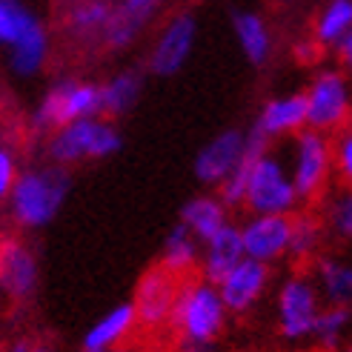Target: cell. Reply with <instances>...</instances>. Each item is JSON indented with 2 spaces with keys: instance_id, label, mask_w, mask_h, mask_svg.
Returning <instances> with one entry per match:
<instances>
[{
  "instance_id": "obj_38",
  "label": "cell",
  "mask_w": 352,
  "mask_h": 352,
  "mask_svg": "<svg viewBox=\"0 0 352 352\" xmlns=\"http://www.w3.org/2000/svg\"><path fill=\"white\" fill-rule=\"evenodd\" d=\"M172 352H195V349H184V346H181V349H172Z\"/></svg>"
},
{
  "instance_id": "obj_15",
  "label": "cell",
  "mask_w": 352,
  "mask_h": 352,
  "mask_svg": "<svg viewBox=\"0 0 352 352\" xmlns=\"http://www.w3.org/2000/svg\"><path fill=\"white\" fill-rule=\"evenodd\" d=\"M263 140H289L301 129H307V103L304 92L275 95L261 103V109L252 120V126Z\"/></svg>"
},
{
  "instance_id": "obj_22",
  "label": "cell",
  "mask_w": 352,
  "mask_h": 352,
  "mask_svg": "<svg viewBox=\"0 0 352 352\" xmlns=\"http://www.w3.org/2000/svg\"><path fill=\"white\" fill-rule=\"evenodd\" d=\"M49 49H52V41H49V29L43 26V21L34 23L26 34H21L12 46H9V69L14 78H38L46 63H49Z\"/></svg>"
},
{
  "instance_id": "obj_25",
  "label": "cell",
  "mask_w": 352,
  "mask_h": 352,
  "mask_svg": "<svg viewBox=\"0 0 352 352\" xmlns=\"http://www.w3.org/2000/svg\"><path fill=\"white\" fill-rule=\"evenodd\" d=\"M352 338V304H324L312 329V344L318 352H341Z\"/></svg>"
},
{
  "instance_id": "obj_6",
  "label": "cell",
  "mask_w": 352,
  "mask_h": 352,
  "mask_svg": "<svg viewBox=\"0 0 352 352\" xmlns=\"http://www.w3.org/2000/svg\"><path fill=\"white\" fill-rule=\"evenodd\" d=\"M284 161L301 204H315L327 195L332 178H336V169H332V135H324L309 126L301 129L289 138Z\"/></svg>"
},
{
  "instance_id": "obj_18",
  "label": "cell",
  "mask_w": 352,
  "mask_h": 352,
  "mask_svg": "<svg viewBox=\"0 0 352 352\" xmlns=\"http://www.w3.org/2000/svg\"><path fill=\"white\" fill-rule=\"evenodd\" d=\"M243 243H241V230L238 223L230 221L223 226V230H218L212 238H206L201 243V275L206 280H212V284H218V280L230 272L238 261H243Z\"/></svg>"
},
{
  "instance_id": "obj_27",
  "label": "cell",
  "mask_w": 352,
  "mask_h": 352,
  "mask_svg": "<svg viewBox=\"0 0 352 352\" xmlns=\"http://www.w3.org/2000/svg\"><path fill=\"white\" fill-rule=\"evenodd\" d=\"M318 204L327 238L341 246H352V186L341 184L338 189H327V195Z\"/></svg>"
},
{
  "instance_id": "obj_13",
  "label": "cell",
  "mask_w": 352,
  "mask_h": 352,
  "mask_svg": "<svg viewBox=\"0 0 352 352\" xmlns=\"http://www.w3.org/2000/svg\"><path fill=\"white\" fill-rule=\"evenodd\" d=\"M243 157H246V129H223L201 146L192 172H195L198 184L218 189L221 181H226L238 169Z\"/></svg>"
},
{
  "instance_id": "obj_26",
  "label": "cell",
  "mask_w": 352,
  "mask_h": 352,
  "mask_svg": "<svg viewBox=\"0 0 352 352\" xmlns=\"http://www.w3.org/2000/svg\"><path fill=\"white\" fill-rule=\"evenodd\" d=\"M198 261H201V241L184 223H175L161 246V267H166L178 278H186L198 270Z\"/></svg>"
},
{
  "instance_id": "obj_10",
  "label": "cell",
  "mask_w": 352,
  "mask_h": 352,
  "mask_svg": "<svg viewBox=\"0 0 352 352\" xmlns=\"http://www.w3.org/2000/svg\"><path fill=\"white\" fill-rule=\"evenodd\" d=\"M198 41V17L192 12H175L157 32L149 49L146 66L155 78H175L189 63Z\"/></svg>"
},
{
  "instance_id": "obj_19",
  "label": "cell",
  "mask_w": 352,
  "mask_h": 352,
  "mask_svg": "<svg viewBox=\"0 0 352 352\" xmlns=\"http://www.w3.org/2000/svg\"><path fill=\"white\" fill-rule=\"evenodd\" d=\"M232 32H235V41L241 46V55L246 58V63H252L258 69L270 63L272 49H275V38H272L267 17L261 12H252V9L235 12L232 14Z\"/></svg>"
},
{
  "instance_id": "obj_5",
  "label": "cell",
  "mask_w": 352,
  "mask_h": 352,
  "mask_svg": "<svg viewBox=\"0 0 352 352\" xmlns=\"http://www.w3.org/2000/svg\"><path fill=\"white\" fill-rule=\"evenodd\" d=\"M324 309V301L318 289H315L309 272L298 270L280 278L275 287V301H272V315H275V336L289 344L301 346L312 338L315 321Z\"/></svg>"
},
{
  "instance_id": "obj_7",
  "label": "cell",
  "mask_w": 352,
  "mask_h": 352,
  "mask_svg": "<svg viewBox=\"0 0 352 352\" xmlns=\"http://www.w3.org/2000/svg\"><path fill=\"white\" fill-rule=\"evenodd\" d=\"M100 115V83L80 78H60L49 86L29 115V129L34 135H49L72 120Z\"/></svg>"
},
{
  "instance_id": "obj_2",
  "label": "cell",
  "mask_w": 352,
  "mask_h": 352,
  "mask_svg": "<svg viewBox=\"0 0 352 352\" xmlns=\"http://www.w3.org/2000/svg\"><path fill=\"white\" fill-rule=\"evenodd\" d=\"M72 175L63 166H29L21 169L12 192L6 195V212L12 223L23 232H38L49 226L66 206Z\"/></svg>"
},
{
  "instance_id": "obj_36",
  "label": "cell",
  "mask_w": 352,
  "mask_h": 352,
  "mask_svg": "<svg viewBox=\"0 0 352 352\" xmlns=\"http://www.w3.org/2000/svg\"><path fill=\"white\" fill-rule=\"evenodd\" d=\"M107 352H140V346H138V344H129V341H123V344H118V346H112V349H107Z\"/></svg>"
},
{
  "instance_id": "obj_30",
  "label": "cell",
  "mask_w": 352,
  "mask_h": 352,
  "mask_svg": "<svg viewBox=\"0 0 352 352\" xmlns=\"http://www.w3.org/2000/svg\"><path fill=\"white\" fill-rule=\"evenodd\" d=\"M41 17L26 0H0V46H12L21 34H26Z\"/></svg>"
},
{
  "instance_id": "obj_32",
  "label": "cell",
  "mask_w": 352,
  "mask_h": 352,
  "mask_svg": "<svg viewBox=\"0 0 352 352\" xmlns=\"http://www.w3.org/2000/svg\"><path fill=\"white\" fill-rule=\"evenodd\" d=\"M17 175H21V157H17L12 144L0 140V201H6V195L12 192Z\"/></svg>"
},
{
  "instance_id": "obj_35",
  "label": "cell",
  "mask_w": 352,
  "mask_h": 352,
  "mask_svg": "<svg viewBox=\"0 0 352 352\" xmlns=\"http://www.w3.org/2000/svg\"><path fill=\"white\" fill-rule=\"evenodd\" d=\"M32 352H60V349H58L55 344H49V341H34Z\"/></svg>"
},
{
  "instance_id": "obj_39",
  "label": "cell",
  "mask_w": 352,
  "mask_h": 352,
  "mask_svg": "<svg viewBox=\"0 0 352 352\" xmlns=\"http://www.w3.org/2000/svg\"><path fill=\"white\" fill-rule=\"evenodd\" d=\"M78 352H95V349H83V346H80V349H78Z\"/></svg>"
},
{
  "instance_id": "obj_4",
  "label": "cell",
  "mask_w": 352,
  "mask_h": 352,
  "mask_svg": "<svg viewBox=\"0 0 352 352\" xmlns=\"http://www.w3.org/2000/svg\"><path fill=\"white\" fill-rule=\"evenodd\" d=\"M301 206V198L295 192L289 178V169L284 155L263 149L250 157L246 166V192H243V209L250 215H292Z\"/></svg>"
},
{
  "instance_id": "obj_37",
  "label": "cell",
  "mask_w": 352,
  "mask_h": 352,
  "mask_svg": "<svg viewBox=\"0 0 352 352\" xmlns=\"http://www.w3.org/2000/svg\"><path fill=\"white\" fill-rule=\"evenodd\" d=\"M341 352H352V338H349V341H346V344L341 346Z\"/></svg>"
},
{
  "instance_id": "obj_28",
  "label": "cell",
  "mask_w": 352,
  "mask_h": 352,
  "mask_svg": "<svg viewBox=\"0 0 352 352\" xmlns=\"http://www.w3.org/2000/svg\"><path fill=\"white\" fill-rule=\"evenodd\" d=\"M349 29H352V0H324V6L312 21V43L321 52L336 49Z\"/></svg>"
},
{
  "instance_id": "obj_16",
  "label": "cell",
  "mask_w": 352,
  "mask_h": 352,
  "mask_svg": "<svg viewBox=\"0 0 352 352\" xmlns=\"http://www.w3.org/2000/svg\"><path fill=\"white\" fill-rule=\"evenodd\" d=\"M161 6L164 0H115L109 21L100 32V43L112 52L129 49L140 38V32L152 23V17L161 12Z\"/></svg>"
},
{
  "instance_id": "obj_11",
  "label": "cell",
  "mask_w": 352,
  "mask_h": 352,
  "mask_svg": "<svg viewBox=\"0 0 352 352\" xmlns=\"http://www.w3.org/2000/svg\"><path fill=\"white\" fill-rule=\"evenodd\" d=\"M41 287V261L29 241L17 235L0 238V295L14 304H26L38 295Z\"/></svg>"
},
{
  "instance_id": "obj_9",
  "label": "cell",
  "mask_w": 352,
  "mask_h": 352,
  "mask_svg": "<svg viewBox=\"0 0 352 352\" xmlns=\"http://www.w3.org/2000/svg\"><path fill=\"white\" fill-rule=\"evenodd\" d=\"M181 280L175 272H169L166 267H149L144 275L138 278L135 292H132V309L138 327L146 332H161L169 327L172 321V309L178 301V289Z\"/></svg>"
},
{
  "instance_id": "obj_17",
  "label": "cell",
  "mask_w": 352,
  "mask_h": 352,
  "mask_svg": "<svg viewBox=\"0 0 352 352\" xmlns=\"http://www.w3.org/2000/svg\"><path fill=\"white\" fill-rule=\"evenodd\" d=\"M309 278L324 304H352V261L341 252H318L309 261Z\"/></svg>"
},
{
  "instance_id": "obj_33",
  "label": "cell",
  "mask_w": 352,
  "mask_h": 352,
  "mask_svg": "<svg viewBox=\"0 0 352 352\" xmlns=\"http://www.w3.org/2000/svg\"><path fill=\"white\" fill-rule=\"evenodd\" d=\"M336 52V66L341 69L344 75H349L352 78V29L344 34V38L338 41V46L332 49Z\"/></svg>"
},
{
  "instance_id": "obj_12",
  "label": "cell",
  "mask_w": 352,
  "mask_h": 352,
  "mask_svg": "<svg viewBox=\"0 0 352 352\" xmlns=\"http://www.w3.org/2000/svg\"><path fill=\"white\" fill-rule=\"evenodd\" d=\"M272 287V267L255 258H243L218 280V292L223 298L230 315L255 312Z\"/></svg>"
},
{
  "instance_id": "obj_23",
  "label": "cell",
  "mask_w": 352,
  "mask_h": 352,
  "mask_svg": "<svg viewBox=\"0 0 352 352\" xmlns=\"http://www.w3.org/2000/svg\"><path fill=\"white\" fill-rule=\"evenodd\" d=\"M140 95H144V75L138 69H120L100 83V115L109 120L129 115L138 107Z\"/></svg>"
},
{
  "instance_id": "obj_1",
  "label": "cell",
  "mask_w": 352,
  "mask_h": 352,
  "mask_svg": "<svg viewBox=\"0 0 352 352\" xmlns=\"http://www.w3.org/2000/svg\"><path fill=\"white\" fill-rule=\"evenodd\" d=\"M230 309L218 292V284L201 278H184L178 289V301L172 309V332L184 349L215 352L218 341L230 327Z\"/></svg>"
},
{
  "instance_id": "obj_24",
  "label": "cell",
  "mask_w": 352,
  "mask_h": 352,
  "mask_svg": "<svg viewBox=\"0 0 352 352\" xmlns=\"http://www.w3.org/2000/svg\"><path fill=\"white\" fill-rule=\"evenodd\" d=\"M324 243H327V230H324V221L318 212H295L289 215V250L287 258L295 263H309L318 252H324Z\"/></svg>"
},
{
  "instance_id": "obj_34",
  "label": "cell",
  "mask_w": 352,
  "mask_h": 352,
  "mask_svg": "<svg viewBox=\"0 0 352 352\" xmlns=\"http://www.w3.org/2000/svg\"><path fill=\"white\" fill-rule=\"evenodd\" d=\"M32 346H34V341L29 336H14L0 346V352H32Z\"/></svg>"
},
{
  "instance_id": "obj_29",
  "label": "cell",
  "mask_w": 352,
  "mask_h": 352,
  "mask_svg": "<svg viewBox=\"0 0 352 352\" xmlns=\"http://www.w3.org/2000/svg\"><path fill=\"white\" fill-rule=\"evenodd\" d=\"M112 14V0H75L66 12V32L78 41L100 38Z\"/></svg>"
},
{
  "instance_id": "obj_3",
  "label": "cell",
  "mask_w": 352,
  "mask_h": 352,
  "mask_svg": "<svg viewBox=\"0 0 352 352\" xmlns=\"http://www.w3.org/2000/svg\"><path fill=\"white\" fill-rule=\"evenodd\" d=\"M123 149V135L109 118H83L46 135V157L55 166H78L86 161H107Z\"/></svg>"
},
{
  "instance_id": "obj_14",
  "label": "cell",
  "mask_w": 352,
  "mask_h": 352,
  "mask_svg": "<svg viewBox=\"0 0 352 352\" xmlns=\"http://www.w3.org/2000/svg\"><path fill=\"white\" fill-rule=\"evenodd\" d=\"M243 255L255 258L261 263H275L287 261L289 250V215H250L238 223Z\"/></svg>"
},
{
  "instance_id": "obj_20",
  "label": "cell",
  "mask_w": 352,
  "mask_h": 352,
  "mask_svg": "<svg viewBox=\"0 0 352 352\" xmlns=\"http://www.w3.org/2000/svg\"><path fill=\"white\" fill-rule=\"evenodd\" d=\"M138 329V318H135V309L132 301L126 304H115L112 309H107L98 321L89 324V329L83 332L80 346L83 349H95V352H107L123 341H129V336Z\"/></svg>"
},
{
  "instance_id": "obj_8",
  "label": "cell",
  "mask_w": 352,
  "mask_h": 352,
  "mask_svg": "<svg viewBox=\"0 0 352 352\" xmlns=\"http://www.w3.org/2000/svg\"><path fill=\"white\" fill-rule=\"evenodd\" d=\"M301 92L309 129L336 135L346 123H352V78L344 75L338 66L318 69Z\"/></svg>"
},
{
  "instance_id": "obj_31",
  "label": "cell",
  "mask_w": 352,
  "mask_h": 352,
  "mask_svg": "<svg viewBox=\"0 0 352 352\" xmlns=\"http://www.w3.org/2000/svg\"><path fill=\"white\" fill-rule=\"evenodd\" d=\"M332 169L338 184L352 186V123L332 135Z\"/></svg>"
},
{
  "instance_id": "obj_21",
  "label": "cell",
  "mask_w": 352,
  "mask_h": 352,
  "mask_svg": "<svg viewBox=\"0 0 352 352\" xmlns=\"http://www.w3.org/2000/svg\"><path fill=\"white\" fill-rule=\"evenodd\" d=\"M178 223H184L204 243L206 238H212L218 230L230 223V206L218 198V192H198L181 206Z\"/></svg>"
}]
</instances>
